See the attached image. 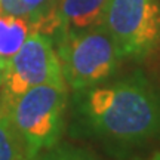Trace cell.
<instances>
[{"label": "cell", "mask_w": 160, "mask_h": 160, "mask_svg": "<svg viewBox=\"0 0 160 160\" xmlns=\"http://www.w3.org/2000/svg\"><path fill=\"white\" fill-rule=\"evenodd\" d=\"M73 120L82 133L137 145L160 133V95L141 71L76 92Z\"/></svg>", "instance_id": "6da1fadb"}, {"label": "cell", "mask_w": 160, "mask_h": 160, "mask_svg": "<svg viewBox=\"0 0 160 160\" xmlns=\"http://www.w3.org/2000/svg\"><path fill=\"white\" fill-rule=\"evenodd\" d=\"M65 85L80 92L101 85L116 73L122 57L104 25L53 36Z\"/></svg>", "instance_id": "7a4b0ae2"}, {"label": "cell", "mask_w": 160, "mask_h": 160, "mask_svg": "<svg viewBox=\"0 0 160 160\" xmlns=\"http://www.w3.org/2000/svg\"><path fill=\"white\" fill-rule=\"evenodd\" d=\"M67 105L65 83L33 86L9 104L11 119L28 156L40 154L59 142L65 129Z\"/></svg>", "instance_id": "3957f363"}, {"label": "cell", "mask_w": 160, "mask_h": 160, "mask_svg": "<svg viewBox=\"0 0 160 160\" xmlns=\"http://www.w3.org/2000/svg\"><path fill=\"white\" fill-rule=\"evenodd\" d=\"M102 25L120 57L142 59L160 42L159 0H108Z\"/></svg>", "instance_id": "277c9868"}, {"label": "cell", "mask_w": 160, "mask_h": 160, "mask_svg": "<svg viewBox=\"0 0 160 160\" xmlns=\"http://www.w3.org/2000/svg\"><path fill=\"white\" fill-rule=\"evenodd\" d=\"M65 83L53 40L40 31H31L19 51L6 64L0 97L11 104L33 86Z\"/></svg>", "instance_id": "5b68a950"}, {"label": "cell", "mask_w": 160, "mask_h": 160, "mask_svg": "<svg viewBox=\"0 0 160 160\" xmlns=\"http://www.w3.org/2000/svg\"><path fill=\"white\" fill-rule=\"evenodd\" d=\"M107 2L108 0H58V30L55 34L102 25Z\"/></svg>", "instance_id": "8992f818"}, {"label": "cell", "mask_w": 160, "mask_h": 160, "mask_svg": "<svg viewBox=\"0 0 160 160\" xmlns=\"http://www.w3.org/2000/svg\"><path fill=\"white\" fill-rule=\"evenodd\" d=\"M30 33L31 25L25 18L0 12V59L5 64L9 62Z\"/></svg>", "instance_id": "52a82bcc"}, {"label": "cell", "mask_w": 160, "mask_h": 160, "mask_svg": "<svg viewBox=\"0 0 160 160\" xmlns=\"http://www.w3.org/2000/svg\"><path fill=\"white\" fill-rule=\"evenodd\" d=\"M27 151L11 119L9 104L0 97V160H24Z\"/></svg>", "instance_id": "ba28073f"}, {"label": "cell", "mask_w": 160, "mask_h": 160, "mask_svg": "<svg viewBox=\"0 0 160 160\" xmlns=\"http://www.w3.org/2000/svg\"><path fill=\"white\" fill-rule=\"evenodd\" d=\"M40 160H99L92 151L67 142H57L40 153Z\"/></svg>", "instance_id": "9c48e42d"}, {"label": "cell", "mask_w": 160, "mask_h": 160, "mask_svg": "<svg viewBox=\"0 0 160 160\" xmlns=\"http://www.w3.org/2000/svg\"><path fill=\"white\" fill-rule=\"evenodd\" d=\"M5 71H6V64L0 59V92L3 88V82H5Z\"/></svg>", "instance_id": "30bf717a"}, {"label": "cell", "mask_w": 160, "mask_h": 160, "mask_svg": "<svg viewBox=\"0 0 160 160\" xmlns=\"http://www.w3.org/2000/svg\"><path fill=\"white\" fill-rule=\"evenodd\" d=\"M142 160H160V151H154L153 154H150L148 157H145Z\"/></svg>", "instance_id": "8fae6325"}, {"label": "cell", "mask_w": 160, "mask_h": 160, "mask_svg": "<svg viewBox=\"0 0 160 160\" xmlns=\"http://www.w3.org/2000/svg\"><path fill=\"white\" fill-rule=\"evenodd\" d=\"M24 160H40V154H36V156H27Z\"/></svg>", "instance_id": "7c38bea8"}]
</instances>
